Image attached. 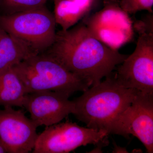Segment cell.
<instances>
[{"label": "cell", "mask_w": 153, "mask_h": 153, "mask_svg": "<svg viewBox=\"0 0 153 153\" xmlns=\"http://www.w3.org/2000/svg\"><path fill=\"white\" fill-rule=\"evenodd\" d=\"M110 134L136 137L147 152L153 153V94L138 91L131 104L121 114Z\"/></svg>", "instance_id": "cell-7"}, {"label": "cell", "mask_w": 153, "mask_h": 153, "mask_svg": "<svg viewBox=\"0 0 153 153\" xmlns=\"http://www.w3.org/2000/svg\"><path fill=\"white\" fill-rule=\"evenodd\" d=\"M38 128L21 110L12 107L0 110V140L7 153H28L33 151Z\"/></svg>", "instance_id": "cell-8"}, {"label": "cell", "mask_w": 153, "mask_h": 153, "mask_svg": "<svg viewBox=\"0 0 153 153\" xmlns=\"http://www.w3.org/2000/svg\"><path fill=\"white\" fill-rule=\"evenodd\" d=\"M106 131L83 127L67 121L46 127L38 135L33 153H67L81 146L92 144L99 147L108 144Z\"/></svg>", "instance_id": "cell-6"}, {"label": "cell", "mask_w": 153, "mask_h": 153, "mask_svg": "<svg viewBox=\"0 0 153 153\" xmlns=\"http://www.w3.org/2000/svg\"><path fill=\"white\" fill-rule=\"evenodd\" d=\"M7 153V151L5 148L4 146L3 145L1 141L0 140V153Z\"/></svg>", "instance_id": "cell-16"}, {"label": "cell", "mask_w": 153, "mask_h": 153, "mask_svg": "<svg viewBox=\"0 0 153 153\" xmlns=\"http://www.w3.org/2000/svg\"><path fill=\"white\" fill-rule=\"evenodd\" d=\"M13 68L23 83L26 94L52 91L70 97L91 86L46 53L30 56Z\"/></svg>", "instance_id": "cell-3"}, {"label": "cell", "mask_w": 153, "mask_h": 153, "mask_svg": "<svg viewBox=\"0 0 153 153\" xmlns=\"http://www.w3.org/2000/svg\"><path fill=\"white\" fill-rule=\"evenodd\" d=\"M139 34L136 47L114 73L115 79L126 88L153 94V22L135 23Z\"/></svg>", "instance_id": "cell-5"}, {"label": "cell", "mask_w": 153, "mask_h": 153, "mask_svg": "<svg viewBox=\"0 0 153 153\" xmlns=\"http://www.w3.org/2000/svg\"><path fill=\"white\" fill-rule=\"evenodd\" d=\"M26 94L13 67L0 70V106L23 107Z\"/></svg>", "instance_id": "cell-11"}, {"label": "cell", "mask_w": 153, "mask_h": 153, "mask_svg": "<svg viewBox=\"0 0 153 153\" xmlns=\"http://www.w3.org/2000/svg\"><path fill=\"white\" fill-rule=\"evenodd\" d=\"M119 7L128 15L146 10L153 13V0H114Z\"/></svg>", "instance_id": "cell-14"}, {"label": "cell", "mask_w": 153, "mask_h": 153, "mask_svg": "<svg viewBox=\"0 0 153 153\" xmlns=\"http://www.w3.org/2000/svg\"><path fill=\"white\" fill-rule=\"evenodd\" d=\"M34 55L0 26V70L13 67Z\"/></svg>", "instance_id": "cell-12"}, {"label": "cell", "mask_w": 153, "mask_h": 153, "mask_svg": "<svg viewBox=\"0 0 153 153\" xmlns=\"http://www.w3.org/2000/svg\"><path fill=\"white\" fill-rule=\"evenodd\" d=\"M49 0H0V16H7L43 7Z\"/></svg>", "instance_id": "cell-13"}, {"label": "cell", "mask_w": 153, "mask_h": 153, "mask_svg": "<svg viewBox=\"0 0 153 153\" xmlns=\"http://www.w3.org/2000/svg\"><path fill=\"white\" fill-rule=\"evenodd\" d=\"M138 91L122 86L112 72L104 81L74 99L73 114L87 127L106 131L110 134L115 121L131 104Z\"/></svg>", "instance_id": "cell-2"}, {"label": "cell", "mask_w": 153, "mask_h": 153, "mask_svg": "<svg viewBox=\"0 0 153 153\" xmlns=\"http://www.w3.org/2000/svg\"><path fill=\"white\" fill-rule=\"evenodd\" d=\"M44 53L91 86L110 75L128 56L100 41L82 22L57 32L54 42Z\"/></svg>", "instance_id": "cell-1"}, {"label": "cell", "mask_w": 153, "mask_h": 153, "mask_svg": "<svg viewBox=\"0 0 153 153\" xmlns=\"http://www.w3.org/2000/svg\"><path fill=\"white\" fill-rule=\"evenodd\" d=\"M66 94L52 91H41L25 95L23 107L30 113L37 127L49 126L60 122L74 112L73 100Z\"/></svg>", "instance_id": "cell-9"}, {"label": "cell", "mask_w": 153, "mask_h": 153, "mask_svg": "<svg viewBox=\"0 0 153 153\" xmlns=\"http://www.w3.org/2000/svg\"><path fill=\"white\" fill-rule=\"evenodd\" d=\"M57 25L54 14L46 5L0 16V26L34 55L44 53L55 41Z\"/></svg>", "instance_id": "cell-4"}, {"label": "cell", "mask_w": 153, "mask_h": 153, "mask_svg": "<svg viewBox=\"0 0 153 153\" xmlns=\"http://www.w3.org/2000/svg\"><path fill=\"white\" fill-rule=\"evenodd\" d=\"M113 152L119 153V152H128L125 149L120 148V147L117 146L116 145H115L114 150L113 151Z\"/></svg>", "instance_id": "cell-15"}, {"label": "cell", "mask_w": 153, "mask_h": 153, "mask_svg": "<svg viewBox=\"0 0 153 153\" xmlns=\"http://www.w3.org/2000/svg\"><path fill=\"white\" fill-rule=\"evenodd\" d=\"M100 0H55L54 15L57 25L66 30L86 18Z\"/></svg>", "instance_id": "cell-10"}]
</instances>
